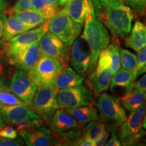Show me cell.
Instances as JSON below:
<instances>
[{"label": "cell", "instance_id": "obj_40", "mask_svg": "<svg viewBox=\"0 0 146 146\" xmlns=\"http://www.w3.org/2000/svg\"><path fill=\"white\" fill-rule=\"evenodd\" d=\"M132 85L133 88L143 91L146 95V74L142 76L138 81L133 82Z\"/></svg>", "mask_w": 146, "mask_h": 146}, {"label": "cell", "instance_id": "obj_21", "mask_svg": "<svg viewBox=\"0 0 146 146\" xmlns=\"http://www.w3.org/2000/svg\"><path fill=\"white\" fill-rule=\"evenodd\" d=\"M91 1V0H70L64 8L73 21L83 25Z\"/></svg>", "mask_w": 146, "mask_h": 146}, {"label": "cell", "instance_id": "obj_22", "mask_svg": "<svg viewBox=\"0 0 146 146\" xmlns=\"http://www.w3.org/2000/svg\"><path fill=\"white\" fill-rule=\"evenodd\" d=\"M64 110L82 126L85 125L89 122L100 120L98 110L92 105L89 104Z\"/></svg>", "mask_w": 146, "mask_h": 146}, {"label": "cell", "instance_id": "obj_30", "mask_svg": "<svg viewBox=\"0 0 146 146\" xmlns=\"http://www.w3.org/2000/svg\"><path fill=\"white\" fill-rule=\"evenodd\" d=\"M120 61L123 69L136 72L137 67V57L133 53L120 47Z\"/></svg>", "mask_w": 146, "mask_h": 146}, {"label": "cell", "instance_id": "obj_6", "mask_svg": "<svg viewBox=\"0 0 146 146\" xmlns=\"http://www.w3.org/2000/svg\"><path fill=\"white\" fill-rule=\"evenodd\" d=\"M65 66L55 58L41 55L35 64L27 71L29 77L36 86L53 84Z\"/></svg>", "mask_w": 146, "mask_h": 146}, {"label": "cell", "instance_id": "obj_51", "mask_svg": "<svg viewBox=\"0 0 146 146\" xmlns=\"http://www.w3.org/2000/svg\"><path fill=\"white\" fill-rule=\"evenodd\" d=\"M145 14H146V10H145Z\"/></svg>", "mask_w": 146, "mask_h": 146}, {"label": "cell", "instance_id": "obj_13", "mask_svg": "<svg viewBox=\"0 0 146 146\" xmlns=\"http://www.w3.org/2000/svg\"><path fill=\"white\" fill-rule=\"evenodd\" d=\"M18 135L28 146L60 145L54 132L44 126L31 131H21Z\"/></svg>", "mask_w": 146, "mask_h": 146}, {"label": "cell", "instance_id": "obj_42", "mask_svg": "<svg viewBox=\"0 0 146 146\" xmlns=\"http://www.w3.org/2000/svg\"><path fill=\"white\" fill-rule=\"evenodd\" d=\"M109 135H110V131L106 128V129L104 131V132L102 133V135L100 137L99 139H97L96 141V145H98V146L105 145L108 141V139Z\"/></svg>", "mask_w": 146, "mask_h": 146}, {"label": "cell", "instance_id": "obj_28", "mask_svg": "<svg viewBox=\"0 0 146 146\" xmlns=\"http://www.w3.org/2000/svg\"><path fill=\"white\" fill-rule=\"evenodd\" d=\"M106 129V126L104 123L100 122L99 120L89 122L85 125L83 129V135L85 137L90 138L95 141L98 139L102 133Z\"/></svg>", "mask_w": 146, "mask_h": 146}, {"label": "cell", "instance_id": "obj_31", "mask_svg": "<svg viewBox=\"0 0 146 146\" xmlns=\"http://www.w3.org/2000/svg\"><path fill=\"white\" fill-rule=\"evenodd\" d=\"M45 125V121L43 118L38 119H29L18 121L17 123L13 124L15 129L17 130L18 133L21 131H31L34 129H37L42 126Z\"/></svg>", "mask_w": 146, "mask_h": 146}, {"label": "cell", "instance_id": "obj_29", "mask_svg": "<svg viewBox=\"0 0 146 146\" xmlns=\"http://www.w3.org/2000/svg\"><path fill=\"white\" fill-rule=\"evenodd\" d=\"M32 9L39 11L46 21L50 20L60 10V8L53 6L49 0H33Z\"/></svg>", "mask_w": 146, "mask_h": 146}, {"label": "cell", "instance_id": "obj_37", "mask_svg": "<svg viewBox=\"0 0 146 146\" xmlns=\"http://www.w3.org/2000/svg\"><path fill=\"white\" fill-rule=\"evenodd\" d=\"M25 142L22 138L5 139L0 137V146H21Z\"/></svg>", "mask_w": 146, "mask_h": 146}, {"label": "cell", "instance_id": "obj_2", "mask_svg": "<svg viewBox=\"0 0 146 146\" xmlns=\"http://www.w3.org/2000/svg\"><path fill=\"white\" fill-rule=\"evenodd\" d=\"M81 37L89 45L90 52L89 70H93L100 54L108 46L111 41L106 27L95 13L92 0L87 10Z\"/></svg>", "mask_w": 146, "mask_h": 146}, {"label": "cell", "instance_id": "obj_32", "mask_svg": "<svg viewBox=\"0 0 146 146\" xmlns=\"http://www.w3.org/2000/svg\"><path fill=\"white\" fill-rule=\"evenodd\" d=\"M13 67L9 63L3 45L0 43V76L11 78Z\"/></svg>", "mask_w": 146, "mask_h": 146}, {"label": "cell", "instance_id": "obj_49", "mask_svg": "<svg viewBox=\"0 0 146 146\" xmlns=\"http://www.w3.org/2000/svg\"><path fill=\"white\" fill-rule=\"evenodd\" d=\"M70 0H60V6H64Z\"/></svg>", "mask_w": 146, "mask_h": 146}, {"label": "cell", "instance_id": "obj_23", "mask_svg": "<svg viewBox=\"0 0 146 146\" xmlns=\"http://www.w3.org/2000/svg\"><path fill=\"white\" fill-rule=\"evenodd\" d=\"M8 14V16L6 18L4 30H3L2 37L0 39V42L7 41L22 33L32 29L20 21L14 14Z\"/></svg>", "mask_w": 146, "mask_h": 146}, {"label": "cell", "instance_id": "obj_10", "mask_svg": "<svg viewBox=\"0 0 146 146\" xmlns=\"http://www.w3.org/2000/svg\"><path fill=\"white\" fill-rule=\"evenodd\" d=\"M57 99L59 108H72L90 104L92 101V91L84 85L69 87L58 90Z\"/></svg>", "mask_w": 146, "mask_h": 146}, {"label": "cell", "instance_id": "obj_50", "mask_svg": "<svg viewBox=\"0 0 146 146\" xmlns=\"http://www.w3.org/2000/svg\"><path fill=\"white\" fill-rule=\"evenodd\" d=\"M143 129H145L146 131V112L145 114V116H144V118H143Z\"/></svg>", "mask_w": 146, "mask_h": 146}, {"label": "cell", "instance_id": "obj_18", "mask_svg": "<svg viewBox=\"0 0 146 146\" xmlns=\"http://www.w3.org/2000/svg\"><path fill=\"white\" fill-rule=\"evenodd\" d=\"M84 80L85 76L78 74L71 67L66 66L56 77L53 84L57 90H60L81 85Z\"/></svg>", "mask_w": 146, "mask_h": 146}, {"label": "cell", "instance_id": "obj_5", "mask_svg": "<svg viewBox=\"0 0 146 146\" xmlns=\"http://www.w3.org/2000/svg\"><path fill=\"white\" fill-rule=\"evenodd\" d=\"M58 90L54 84L37 87L31 107L45 123H50L55 112L60 108L57 99Z\"/></svg>", "mask_w": 146, "mask_h": 146}, {"label": "cell", "instance_id": "obj_8", "mask_svg": "<svg viewBox=\"0 0 146 146\" xmlns=\"http://www.w3.org/2000/svg\"><path fill=\"white\" fill-rule=\"evenodd\" d=\"M100 95V94H99ZM100 119L119 126L127 118L125 109L119 100L108 93H102L96 102Z\"/></svg>", "mask_w": 146, "mask_h": 146}, {"label": "cell", "instance_id": "obj_26", "mask_svg": "<svg viewBox=\"0 0 146 146\" xmlns=\"http://www.w3.org/2000/svg\"><path fill=\"white\" fill-rule=\"evenodd\" d=\"M55 135L60 145H76L78 140L83 135V129L73 128L62 133H55Z\"/></svg>", "mask_w": 146, "mask_h": 146}, {"label": "cell", "instance_id": "obj_7", "mask_svg": "<svg viewBox=\"0 0 146 146\" xmlns=\"http://www.w3.org/2000/svg\"><path fill=\"white\" fill-rule=\"evenodd\" d=\"M47 31L48 21H45L39 27L22 33L10 39L0 42L3 45L8 61L23 49L39 41L41 36Z\"/></svg>", "mask_w": 146, "mask_h": 146}, {"label": "cell", "instance_id": "obj_15", "mask_svg": "<svg viewBox=\"0 0 146 146\" xmlns=\"http://www.w3.org/2000/svg\"><path fill=\"white\" fill-rule=\"evenodd\" d=\"M1 112L3 122L7 125H13L21 120L42 118L28 105H2Z\"/></svg>", "mask_w": 146, "mask_h": 146}, {"label": "cell", "instance_id": "obj_12", "mask_svg": "<svg viewBox=\"0 0 146 146\" xmlns=\"http://www.w3.org/2000/svg\"><path fill=\"white\" fill-rule=\"evenodd\" d=\"M37 86L29 77L27 71L16 69L10 81V91L29 106H31Z\"/></svg>", "mask_w": 146, "mask_h": 146}, {"label": "cell", "instance_id": "obj_41", "mask_svg": "<svg viewBox=\"0 0 146 146\" xmlns=\"http://www.w3.org/2000/svg\"><path fill=\"white\" fill-rule=\"evenodd\" d=\"M76 145L78 146H96V141L90 138L85 137L83 135L78 140Z\"/></svg>", "mask_w": 146, "mask_h": 146}, {"label": "cell", "instance_id": "obj_44", "mask_svg": "<svg viewBox=\"0 0 146 146\" xmlns=\"http://www.w3.org/2000/svg\"><path fill=\"white\" fill-rule=\"evenodd\" d=\"M0 91H10V81L8 78L0 76Z\"/></svg>", "mask_w": 146, "mask_h": 146}, {"label": "cell", "instance_id": "obj_45", "mask_svg": "<svg viewBox=\"0 0 146 146\" xmlns=\"http://www.w3.org/2000/svg\"><path fill=\"white\" fill-rule=\"evenodd\" d=\"M6 18L7 16L5 12H0V39L2 37L5 21H6Z\"/></svg>", "mask_w": 146, "mask_h": 146}, {"label": "cell", "instance_id": "obj_11", "mask_svg": "<svg viewBox=\"0 0 146 146\" xmlns=\"http://www.w3.org/2000/svg\"><path fill=\"white\" fill-rule=\"evenodd\" d=\"M41 55L55 58L66 67L68 64V45L50 32H46L38 41Z\"/></svg>", "mask_w": 146, "mask_h": 146}, {"label": "cell", "instance_id": "obj_4", "mask_svg": "<svg viewBox=\"0 0 146 146\" xmlns=\"http://www.w3.org/2000/svg\"><path fill=\"white\" fill-rule=\"evenodd\" d=\"M82 26L73 21L64 8L48 20V32L54 34L68 45H72L77 39L81 34Z\"/></svg>", "mask_w": 146, "mask_h": 146}, {"label": "cell", "instance_id": "obj_27", "mask_svg": "<svg viewBox=\"0 0 146 146\" xmlns=\"http://www.w3.org/2000/svg\"><path fill=\"white\" fill-rule=\"evenodd\" d=\"M111 60V69L114 74L120 68V47L118 37L113 36L112 43H110L108 46L106 48Z\"/></svg>", "mask_w": 146, "mask_h": 146}, {"label": "cell", "instance_id": "obj_3", "mask_svg": "<svg viewBox=\"0 0 146 146\" xmlns=\"http://www.w3.org/2000/svg\"><path fill=\"white\" fill-rule=\"evenodd\" d=\"M145 112L146 102L131 112L130 116L118 126L117 133L122 145L133 146L141 143L146 134L143 127Z\"/></svg>", "mask_w": 146, "mask_h": 146}, {"label": "cell", "instance_id": "obj_14", "mask_svg": "<svg viewBox=\"0 0 146 146\" xmlns=\"http://www.w3.org/2000/svg\"><path fill=\"white\" fill-rule=\"evenodd\" d=\"M71 45L69 53L71 67L78 74L85 76L90 67V52L81 39H76Z\"/></svg>", "mask_w": 146, "mask_h": 146}, {"label": "cell", "instance_id": "obj_35", "mask_svg": "<svg viewBox=\"0 0 146 146\" xmlns=\"http://www.w3.org/2000/svg\"><path fill=\"white\" fill-rule=\"evenodd\" d=\"M145 72H146V46L138 52L137 67L136 70L137 77Z\"/></svg>", "mask_w": 146, "mask_h": 146}, {"label": "cell", "instance_id": "obj_16", "mask_svg": "<svg viewBox=\"0 0 146 146\" xmlns=\"http://www.w3.org/2000/svg\"><path fill=\"white\" fill-rule=\"evenodd\" d=\"M41 55L38 42H36L18 52L9 60V63L16 69L28 71L35 64Z\"/></svg>", "mask_w": 146, "mask_h": 146}, {"label": "cell", "instance_id": "obj_47", "mask_svg": "<svg viewBox=\"0 0 146 146\" xmlns=\"http://www.w3.org/2000/svg\"><path fill=\"white\" fill-rule=\"evenodd\" d=\"M50 3L53 6L60 8V0H49Z\"/></svg>", "mask_w": 146, "mask_h": 146}, {"label": "cell", "instance_id": "obj_19", "mask_svg": "<svg viewBox=\"0 0 146 146\" xmlns=\"http://www.w3.org/2000/svg\"><path fill=\"white\" fill-rule=\"evenodd\" d=\"M125 45L135 52H139L146 46V25L136 21L133 29L125 38Z\"/></svg>", "mask_w": 146, "mask_h": 146}, {"label": "cell", "instance_id": "obj_43", "mask_svg": "<svg viewBox=\"0 0 146 146\" xmlns=\"http://www.w3.org/2000/svg\"><path fill=\"white\" fill-rule=\"evenodd\" d=\"M112 1H114V0H92V3L95 10V13L98 12L104 5H105L106 4Z\"/></svg>", "mask_w": 146, "mask_h": 146}, {"label": "cell", "instance_id": "obj_38", "mask_svg": "<svg viewBox=\"0 0 146 146\" xmlns=\"http://www.w3.org/2000/svg\"><path fill=\"white\" fill-rule=\"evenodd\" d=\"M116 126H118V125H115V127H114V128L111 130V136L109 139H108V141L105 145H107V146L122 145L121 142H120L119 137H118L117 131H116V128H115Z\"/></svg>", "mask_w": 146, "mask_h": 146}, {"label": "cell", "instance_id": "obj_48", "mask_svg": "<svg viewBox=\"0 0 146 146\" xmlns=\"http://www.w3.org/2000/svg\"><path fill=\"white\" fill-rule=\"evenodd\" d=\"M1 107H2V104L0 102V129H1V128L5 126V123L2 119V116H1Z\"/></svg>", "mask_w": 146, "mask_h": 146}, {"label": "cell", "instance_id": "obj_34", "mask_svg": "<svg viewBox=\"0 0 146 146\" xmlns=\"http://www.w3.org/2000/svg\"><path fill=\"white\" fill-rule=\"evenodd\" d=\"M124 2L138 15L142 16L145 13L146 0H124Z\"/></svg>", "mask_w": 146, "mask_h": 146}, {"label": "cell", "instance_id": "obj_9", "mask_svg": "<svg viewBox=\"0 0 146 146\" xmlns=\"http://www.w3.org/2000/svg\"><path fill=\"white\" fill-rule=\"evenodd\" d=\"M113 75L110 58L105 49L100 54L96 67L89 76V85L95 94L99 95L108 90Z\"/></svg>", "mask_w": 146, "mask_h": 146}, {"label": "cell", "instance_id": "obj_33", "mask_svg": "<svg viewBox=\"0 0 146 146\" xmlns=\"http://www.w3.org/2000/svg\"><path fill=\"white\" fill-rule=\"evenodd\" d=\"M0 102L2 105H28L10 91H0ZM29 106V105H28Z\"/></svg>", "mask_w": 146, "mask_h": 146}, {"label": "cell", "instance_id": "obj_17", "mask_svg": "<svg viewBox=\"0 0 146 146\" xmlns=\"http://www.w3.org/2000/svg\"><path fill=\"white\" fill-rule=\"evenodd\" d=\"M49 124L55 133H62L73 128L83 127L64 109L62 108H59L55 112Z\"/></svg>", "mask_w": 146, "mask_h": 146}, {"label": "cell", "instance_id": "obj_46", "mask_svg": "<svg viewBox=\"0 0 146 146\" xmlns=\"http://www.w3.org/2000/svg\"><path fill=\"white\" fill-rule=\"evenodd\" d=\"M8 8V1L0 0V12H5Z\"/></svg>", "mask_w": 146, "mask_h": 146}, {"label": "cell", "instance_id": "obj_39", "mask_svg": "<svg viewBox=\"0 0 146 146\" xmlns=\"http://www.w3.org/2000/svg\"><path fill=\"white\" fill-rule=\"evenodd\" d=\"M33 0H18L11 10H23L32 9Z\"/></svg>", "mask_w": 146, "mask_h": 146}, {"label": "cell", "instance_id": "obj_36", "mask_svg": "<svg viewBox=\"0 0 146 146\" xmlns=\"http://www.w3.org/2000/svg\"><path fill=\"white\" fill-rule=\"evenodd\" d=\"M18 133L12 125H9L0 129V137L5 139L18 138Z\"/></svg>", "mask_w": 146, "mask_h": 146}, {"label": "cell", "instance_id": "obj_25", "mask_svg": "<svg viewBox=\"0 0 146 146\" xmlns=\"http://www.w3.org/2000/svg\"><path fill=\"white\" fill-rule=\"evenodd\" d=\"M136 72L121 68L113 75L110 89L112 90L116 87H123L128 89L136 80Z\"/></svg>", "mask_w": 146, "mask_h": 146}, {"label": "cell", "instance_id": "obj_20", "mask_svg": "<svg viewBox=\"0 0 146 146\" xmlns=\"http://www.w3.org/2000/svg\"><path fill=\"white\" fill-rule=\"evenodd\" d=\"M146 102V95L143 91L135 89L131 85L127 93L120 98V104L128 112H132Z\"/></svg>", "mask_w": 146, "mask_h": 146}, {"label": "cell", "instance_id": "obj_1", "mask_svg": "<svg viewBox=\"0 0 146 146\" xmlns=\"http://www.w3.org/2000/svg\"><path fill=\"white\" fill-rule=\"evenodd\" d=\"M96 16L108 29L113 36L125 39L130 33L134 14L124 0H114L104 5Z\"/></svg>", "mask_w": 146, "mask_h": 146}, {"label": "cell", "instance_id": "obj_24", "mask_svg": "<svg viewBox=\"0 0 146 146\" xmlns=\"http://www.w3.org/2000/svg\"><path fill=\"white\" fill-rule=\"evenodd\" d=\"M8 13L14 14L20 21H21L31 29L39 27V25L47 21L39 11L33 9L23 10H12L10 9Z\"/></svg>", "mask_w": 146, "mask_h": 146}]
</instances>
